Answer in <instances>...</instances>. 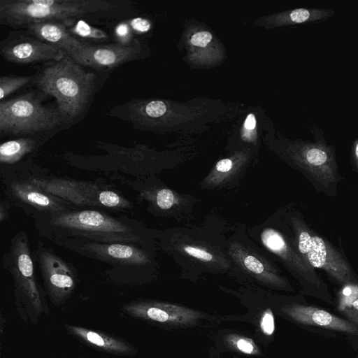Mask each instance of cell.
I'll use <instances>...</instances> for the list:
<instances>
[{
    "instance_id": "cell-1",
    "label": "cell",
    "mask_w": 358,
    "mask_h": 358,
    "mask_svg": "<svg viewBox=\"0 0 358 358\" xmlns=\"http://www.w3.org/2000/svg\"><path fill=\"white\" fill-rule=\"evenodd\" d=\"M232 225L210 215L198 224L151 230L157 247L184 272L229 273L228 236Z\"/></svg>"
},
{
    "instance_id": "cell-2",
    "label": "cell",
    "mask_w": 358,
    "mask_h": 358,
    "mask_svg": "<svg viewBox=\"0 0 358 358\" xmlns=\"http://www.w3.org/2000/svg\"><path fill=\"white\" fill-rule=\"evenodd\" d=\"M38 234L52 242L69 238L153 245L152 230L140 222L94 209H73L34 220Z\"/></svg>"
},
{
    "instance_id": "cell-3",
    "label": "cell",
    "mask_w": 358,
    "mask_h": 358,
    "mask_svg": "<svg viewBox=\"0 0 358 358\" xmlns=\"http://www.w3.org/2000/svg\"><path fill=\"white\" fill-rule=\"evenodd\" d=\"M96 76L66 55L45 66L33 83L45 95L54 97L65 124L72 122L87 107L95 89Z\"/></svg>"
},
{
    "instance_id": "cell-4",
    "label": "cell",
    "mask_w": 358,
    "mask_h": 358,
    "mask_svg": "<svg viewBox=\"0 0 358 358\" xmlns=\"http://www.w3.org/2000/svg\"><path fill=\"white\" fill-rule=\"evenodd\" d=\"M117 7V2L108 0H0V24L16 30L46 21L71 27L78 18L98 16Z\"/></svg>"
},
{
    "instance_id": "cell-5",
    "label": "cell",
    "mask_w": 358,
    "mask_h": 358,
    "mask_svg": "<svg viewBox=\"0 0 358 358\" xmlns=\"http://www.w3.org/2000/svg\"><path fill=\"white\" fill-rule=\"evenodd\" d=\"M1 262L13 278L15 304L22 320L35 324L42 315H49L47 296L37 280L33 253L24 231L12 237Z\"/></svg>"
},
{
    "instance_id": "cell-6",
    "label": "cell",
    "mask_w": 358,
    "mask_h": 358,
    "mask_svg": "<svg viewBox=\"0 0 358 358\" xmlns=\"http://www.w3.org/2000/svg\"><path fill=\"white\" fill-rule=\"evenodd\" d=\"M284 227L302 257L342 285L358 283V277L343 254L315 232L301 212L291 206L278 209Z\"/></svg>"
},
{
    "instance_id": "cell-7",
    "label": "cell",
    "mask_w": 358,
    "mask_h": 358,
    "mask_svg": "<svg viewBox=\"0 0 358 358\" xmlns=\"http://www.w3.org/2000/svg\"><path fill=\"white\" fill-rule=\"evenodd\" d=\"M310 130L314 141L298 140L289 144L284 158L318 192L335 196L343 179L338 171L336 148L327 142L324 129L311 125Z\"/></svg>"
},
{
    "instance_id": "cell-8",
    "label": "cell",
    "mask_w": 358,
    "mask_h": 358,
    "mask_svg": "<svg viewBox=\"0 0 358 358\" xmlns=\"http://www.w3.org/2000/svg\"><path fill=\"white\" fill-rule=\"evenodd\" d=\"M249 237L282 266L306 288L327 294L326 285L315 268L302 257L287 232L278 210L263 222L247 227Z\"/></svg>"
},
{
    "instance_id": "cell-9",
    "label": "cell",
    "mask_w": 358,
    "mask_h": 358,
    "mask_svg": "<svg viewBox=\"0 0 358 358\" xmlns=\"http://www.w3.org/2000/svg\"><path fill=\"white\" fill-rule=\"evenodd\" d=\"M42 94L30 92L0 101L1 136L32 135L65 124L57 107L43 104Z\"/></svg>"
},
{
    "instance_id": "cell-10",
    "label": "cell",
    "mask_w": 358,
    "mask_h": 358,
    "mask_svg": "<svg viewBox=\"0 0 358 358\" xmlns=\"http://www.w3.org/2000/svg\"><path fill=\"white\" fill-rule=\"evenodd\" d=\"M228 254L231 262L229 273H238L276 287H290L274 259L249 237L245 225H232L228 236Z\"/></svg>"
},
{
    "instance_id": "cell-11",
    "label": "cell",
    "mask_w": 358,
    "mask_h": 358,
    "mask_svg": "<svg viewBox=\"0 0 358 358\" xmlns=\"http://www.w3.org/2000/svg\"><path fill=\"white\" fill-rule=\"evenodd\" d=\"M24 175L37 187L78 208L94 207L122 210L133 207L129 200L101 182L57 177L45 178L31 173Z\"/></svg>"
},
{
    "instance_id": "cell-12",
    "label": "cell",
    "mask_w": 358,
    "mask_h": 358,
    "mask_svg": "<svg viewBox=\"0 0 358 358\" xmlns=\"http://www.w3.org/2000/svg\"><path fill=\"white\" fill-rule=\"evenodd\" d=\"M83 257L113 266L157 268L155 259L157 244L99 242L69 238L54 242Z\"/></svg>"
},
{
    "instance_id": "cell-13",
    "label": "cell",
    "mask_w": 358,
    "mask_h": 358,
    "mask_svg": "<svg viewBox=\"0 0 358 358\" xmlns=\"http://www.w3.org/2000/svg\"><path fill=\"white\" fill-rule=\"evenodd\" d=\"M1 176L6 200L34 220L80 208L37 187L22 173L1 171Z\"/></svg>"
},
{
    "instance_id": "cell-14",
    "label": "cell",
    "mask_w": 358,
    "mask_h": 358,
    "mask_svg": "<svg viewBox=\"0 0 358 358\" xmlns=\"http://www.w3.org/2000/svg\"><path fill=\"white\" fill-rule=\"evenodd\" d=\"M32 253L47 297L55 306L64 305L73 295L78 282L76 269L41 241H37Z\"/></svg>"
},
{
    "instance_id": "cell-15",
    "label": "cell",
    "mask_w": 358,
    "mask_h": 358,
    "mask_svg": "<svg viewBox=\"0 0 358 358\" xmlns=\"http://www.w3.org/2000/svg\"><path fill=\"white\" fill-rule=\"evenodd\" d=\"M2 57L17 64H35L62 59L66 52L60 48L43 42L25 30L17 29L0 42Z\"/></svg>"
},
{
    "instance_id": "cell-16",
    "label": "cell",
    "mask_w": 358,
    "mask_h": 358,
    "mask_svg": "<svg viewBox=\"0 0 358 358\" xmlns=\"http://www.w3.org/2000/svg\"><path fill=\"white\" fill-rule=\"evenodd\" d=\"M136 189L152 213L178 222L192 220L195 207L200 202L198 198L179 193L160 181L146 182Z\"/></svg>"
},
{
    "instance_id": "cell-17",
    "label": "cell",
    "mask_w": 358,
    "mask_h": 358,
    "mask_svg": "<svg viewBox=\"0 0 358 358\" xmlns=\"http://www.w3.org/2000/svg\"><path fill=\"white\" fill-rule=\"evenodd\" d=\"M138 53L136 41L110 44L87 43L79 51L69 56L82 66L108 71L136 59Z\"/></svg>"
},
{
    "instance_id": "cell-18",
    "label": "cell",
    "mask_w": 358,
    "mask_h": 358,
    "mask_svg": "<svg viewBox=\"0 0 358 358\" xmlns=\"http://www.w3.org/2000/svg\"><path fill=\"white\" fill-rule=\"evenodd\" d=\"M121 310L130 317L161 323H185L197 315L183 307L147 300L131 301L123 304Z\"/></svg>"
},
{
    "instance_id": "cell-19",
    "label": "cell",
    "mask_w": 358,
    "mask_h": 358,
    "mask_svg": "<svg viewBox=\"0 0 358 358\" xmlns=\"http://www.w3.org/2000/svg\"><path fill=\"white\" fill-rule=\"evenodd\" d=\"M294 320L303 324L320 327L352 335H358V326L331 313L311 306L294 304L285 308Z\"/></svg>"
},
{
    "instance_id": "cell-20",
    "label": "cell",
    "mask_w": 358,
    "mask_h": 358,
    "mask_svg": "<svg viewBox=\"0 0 358 358\" xmlns=\"http://www.w3.org/2000/svg\"><path fill=\"white\" fill-rule=\"evenodd\" d=\"M67 332L86 345L106 353L131 357L137 349L127 341L102 331L65 324Z\"/></svg>"
},
{
    "instance_id": "cell-21",
    "label": "cell",
    "mask_w": 358,
    "mask_h": 358,
    "mask_svg": "<svg viewBox=\"0 0 358 358\" xmlns=\"http://www.w3.org/2000/svg\"><path fill=\"white\" fill-rule=\"evenodd\" d=\"M69 27L62 22L46 21L31 24L23 30L43 42L62 48L69 55L79 51L88 43L73 36Z\"/></svg>"
},
{
    "instance_id": "cell-22",
    "label": "cell",
    "mask_w": 358,
    "mask_h": 358,
    "mask_svg": "<svg viewBox=\"0 0 358 358\" xmlns=\"http://www.w3.org/2000/svg\"><path fill=\"white\" fill-rule=\"evenodd\" d=\"M37 147V139L31 137H22L5 141L0 145V162L1 165L14 164Z\"/></svg>"
},
{
    "instance_id": "cell-23",
    "label": "cell",
    "mask_w": 358,
    "mask_h": 358,
    "mask_svg": "<svg viewBox=\"0 0 358 358\" xmlns=\"http://www.w3.org/2000/svg\"><path fill=\"white\" fill-rule=\"evenodd\" d=\"M358 299V283H348L343 285L338 295V310L343 312L355 324H358V312L352 308L355 301Z\"/></svg>"
},
{
    "instance_id": "cell-24",
    "label": "cell",
    "mask_w": 358,
    "mask_h": 358,
    "mask_svg": "<svg viewBox=\"0 0 358 358\" xmlns=\"http://www.w3.org/2000/svg\"><path fill=\"white\" fill-rule=\"evenodd\" d=\"M33 80L34 76H1L0 77V101L6 100V98L12 93Z\"/></svg>"
},
{
    "instance_id": "cell-25",
    "label": "cell",
    "mask_w": 358,
    "mask_h": 358,
    "mask_svg": "<svg viewBox=\"0 0 358 358\" xmlns=\"http://www.w3.org/2000/svg\"><path fill=\"white\" fill-rule=\"evenodd\" d=\"M261 329L266 335H272L275 330L274 317L271 310H267L263 315L261 323Z\"/></svg>"
},
{
    "instance_id": "cell-26",
    "label": "cell",
    "mask_w": 358,
    "mask_h": 358,
    "mask_svg": "<svg viewBox=\"0 0 358 358\" xmlns=\"http://www.w3.org/2000/svg\"><path fill=\"white\" fill-rule=\"evenodd\" d=\"M212 34L208 31H200L194 34L191 38V43L199 47H205L211 41Z\"/></svg>"
},
{
    "instance_id": "cell-27",
    "label": "cell",
    "mask_w": 358,
    "mask_h": 358,
    "mask_svg": "<svg viewBox=\"0 0 358 358\" xmlns=\"http://www.w3.org/2000/svg\"><path fill=\"white\" fill-rule=\"evenodd\" d=\"M350 162L353 169L358 174V138L351 145Z\"/></svg>"
},
{
    "instance_id": "cell-28",
    "label": "cell",
    "mask_w": 358,
    "mask_h": 358,
    "mask_svg": "<svg viewBox=\"0 0 358 358\" xmlns=\"http://www.w3.org/2000/svg\"><path fill=\"white\" fill-rule=\"evenodd\" d=\"M236 345L238 349L244 353L251 354L254 352V345L248 339H239L236 343Z\"/></svg>"
},
{
    "instance_id": "cell-29",
    "label": "cell",
    "mask_w": 358,
    "mask_h": 358,
    "mask_svg": "<svg viewBox=\"0 0 358 358\" xmlns=\"http://www.w3.org/2000/svg\"><path fill=\"white\" fill-rule=\"evenodd\" d=\"M132 27L138 31H147L150 27L148 21L143 18H136L131 22Z\"/></svg>"
},
{
    "instance_id": "cell-30",
    "label": "cell",
    "mask_w": 358,
    "mask_h": 358,
    "mask_svg": "<svg viewBox=\"0 0 358 358\" xmlns=\"http://www.w3.org/2000/svg\"><path fill=\"white\" fill-rule=\"evenodd\" d=\"M10 208V203L8 201L1 200L0 202V221L2 222L8 217V210Z\"/></svg>"
},
{
    "instance_id": "cell-31",
    "label": "cell",
    "mask_w": 358,
    "mask_h": 358,
    "mask_svg": "<svg viewBox=\"0 0 358 358\" xmlns=\"http://www.w3.org/2000/svg\"><path fill=\"white\" fill-rule=\"evenodd\" d=\"M256 126V119L253 114H249L246 117L244 127L247 129H253Z\"/></svg>"
},
{
    "instance_id": "cell-32",
    "label": "cell",
    "mask_w": 358,
    "mask_h": 358,
    "mask_svg": "<svg viewBox=\"0 0 358 358\" xmlns=\"http://www.w3.org/2000/svg\"><path fill=\"white\" fill-rule=\"evenodd\" d=\"M352 308L358 311V299L354 301L353 304H352Z\"/></svg>"
}]
</instances>
